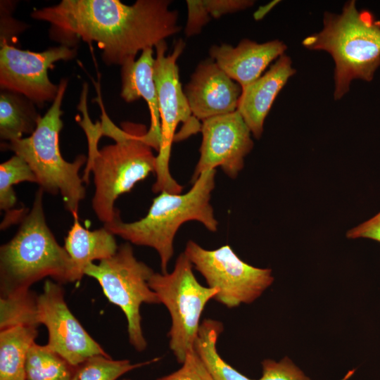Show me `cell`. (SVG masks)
Here are the masks:
<instances>
[{
  "mask_svg": "<svg viewBox=\"0 0 380 380\" xmlns=\"http://www.w3.org/2000/svg\"><path fill=\"white\" fill-rule=\"evenodd\" d=\"M75 367L46 345L33 343L25 363L26 380H70Z\"/></svg>",
  "mask_w": 380,
  "mask_h": 380,
  "instance_id": "cell-22",
  "label": "cell"
},
{
  "mask_svg": "<svg viewBox=\"0 0 380 380\" xmlns=\"http://www.w3.org/2000/svg\"><path fill=\"white\" fill-rule=\"evenodd\" d=\"M170 0H62L34 10L30 16L51 24L53 39L71 46L80 39L95 42L106 64L122 65L139 51L155 47L179 33V13Z\"/></svg>",
  "mask_w": 380,
  "mask_h": 380,
  "instance_id": "cell-1",
  "label": "cell"
},
{
  "mask_svg": "<svg viewBox=\"0 0 380 380\" xmlns=\"http://www.w3.org/2000/svg\"><path fill=\"white\" fill-rule=\"evenodd\" d=\"M154 80L160 118V144L156 156L154 193L163 191L180 194L182 186L171 176L169 162L172 142L186 139L201 132V122L194 118L179 80L177 60L185 43L179 39L172 53L167 54V46L162 41L156 46Z\"/></svg>",
  "mask_w": 380,
  "mask_h": 380,
  "instance_id": "cell-7",
  "label": "cell"
},
{
  "mask_svg": "<svg viewBox=\"0 0 380 380\" xmlns=\"http://www.w3.org/2000/svg\"><path fill=\"white\" fill-rule=\"evenodd\" d=\"M37 296L30 290L9 297L0 298V330L18 325L39 326Z\"/></svg>",
  "mask_w": 380,
  "mask_h": 380,
  "instance_id": "cell-25",
  "label": "cell"
},
{
  "mask_svg": "<svg viewBox=\"0 0 380 380\" xmlns=\"http://www.w3.org/2000/svg\"><path fill=\"white\" fill-rule=\"evenodd\" d=\"M262 373L258 380H310L287 357L279 362L265 360L262 362Z\"/></svg>",
  "mask_w": 380,
  "mask_h": 380,
  "instance_id": "cell-26",
  "label": "cell"
},
{
  "mask_svg": "<svg viewBox=\"0 0 380 380\" xmlns=\"http://www.w3.org/2000/svg\"><path fill=\"white\" fill-rule=\"evenodd\" d=\"M323 23V29L305 37L302 44L332 56L337 100L349 91L353 80L370 82L380 66V20L369 11H358L352 0L339 14L325 13Z\"/></svg>",
  "mask_w": 380,
  "mask_h": 380,
  "instance_id": "cell-4",
  "label": "cell"
},
{
  "mask_svg": "<svg viewBox=\"0 0 380 380\" xmlns=\"http://www.w3.org/2000/svg\"><path fill=\"white\" fill-rule=\"evenodd\" d=\"M122 380H131V379H122Z\"/></svg>",
  "mask_w": 380,
  "mask_h": 380,
  "instance_id": "cell-32",
  "label": "cell"
},
{
  "mask_svg": "<svg viewBox=\"0 0 380 380\" xmlns=\"http://www.w3.org/2000/svg\"><path fill=\"white\" fill-rule=\"evenodd\" d=\"M159 360L160 357H156L132 363L127 359L113 360L110 356L94 355L75 367L70 380H117L132 370L151 365Z\"/></svg>",
  "mask_w": 380,
  "mask_h": 380,
  "instance_id": "cell-23",
  "label": "cell"
},
{
  "mask_svg": "<svg viewBox=\"0 0 380 380\" xmlns=\"http://www.w3.org/2000/svg\"><path fill=\"white\" fill-rule=\"evenodd\" d=\"M153 49L141 51L137 60L126 62L121 66V97L127 102L143 98L147 103L151 124L143 135L144 141L152 148L159 151L160 144V118L158 91L154 80Z\"/></svg>",
  "mask_w": 380,
  "mask_h": 380,
  "instance_id": "cell-17",
  "label": "cell"
},
{
  "mask_svg": "<svg viewBox=\"0 0 380 380\" xmlns=\"http://www.w3.org/2000/svg\"><path fill=\"white\" fill-rule=\"evenodd\" d=\"M193 268L192 263L183 252L177 257L171 272H154L148 281L149 286L158 295L160 304H163L170 313L169 347L180 364L188 353L194 350L203 311L219 291L201 285Z\"/></svg>",
  "mask_w": 380,
  "mask_h": 380,
  "instance_id": "cell-9",
  "label": "cell"
},
{
  "mask_svg": "<svg viewBox=\"0 0 380 380\" xmlns=\"http://www.w3.org/2000/svg\"><path fill=\"white\" fill-rule=\"evenodd\" d=\"M188 18L184 33L189 37L199 34L210 20V15L203 6V0H187Z\"/></svg>",
  "mask_w": 380,
  "mask_h": 380,
  "instance_id": "cell-28",
  "label": "cell"
},
{
  "mask_svg": "<svg viewBox=\"0 0 380 380\" xmlns=\"http://www.w3.org/2000/svg\"><path fill=\"white\" fill-rule=\"evenodd\" d=\"M286 49V45L277 39L260 44L244 39L236 46L227 44L214 45L209 53L232 80L244 88L258 80L274 60L284 54Z\"/></svg>",
  "mask_w": 380,
  "mask_h": 380,
  "instance_id": "cell-15",
  "label": "cell"
},
{
  "mask_svg": "<svg viewBox=\"0 0 380 380\" xmlns=\"http://www.w3.org/2000/svg\"><path fill=\"white\" fill-rule=\"evenodd\" d=\"M215 176V170L203 172L184 194L161 191L147 214L137 221L125 222L119 217L103 226L130 243L156 250L161 273L165 274L174 255L175 236L183 224L197 221L210 232L217 230L218 222L210 203Z\"/></svg>",
  "mask_w": 380,
  "mask_h": 380,
  "instance_id": "cell-3",
  "label": "cell"
},
{
  "mask_svg": "<svg viewBox=\"0 0 380 380\" xmlns=\"http://www.w3.org/2000/svg\"><path fill=\"white\" fill-rule=\"evenodd\" d=\"M122 125V131L113 138L115 144L88 154L82 177L88 184L90 173L93 174L95 191L91 207L103 224L120 217L115 208L117 198L156 170V156L143 139L145 126Z\"/></svg>",
  "mask_w": 380,
  "mask_h": 380,
  "instance_id": "cell-5",
  "label": "cell"
},
{
  "mask_svg": "<svg viewBox=\"0 0 380 380\" xmlns=\"http://www.w3.org/2000/svg\"><path fill=\"white\" fill-rule=\"evenodd\" d=\"M200 157L191 182L203 172L220 167L235 179L244 165V158L253 147L251 132L239 113L213 117L201 122Z\"/></svg>",
  "mask_w": 380,
  "mask_h": 380,
  "instance_id": "cell-13",
  "label": "cell"
},
{
  "mask_svg": "<svg viewBox=\"0 0 380 380\" xmlns=\"http://www.w3.org/2000/svg\"><path fill=\"white\" fill-rule=\"evenodd\" d=\"M208 13L214 18L246 9L253 5L250 0H203Z\"/></svg>",
  "mask_w": 380,
  "mask_h": 380,
  "instance_id": "cell-29",
  "label": "cell"
},
{
  "mask_svg": "<svg viewBox=\"0 0 380 380\" xmlns=\"http://www.w3.org/2000/svg\"><path fill=\"white\" fill-rule=\"evenodd\" d=\"M44 192L38 189L17 232L0 247L2 298L27 292L33 284L47 277L61 284L75 282L71 258L46 224Z\"/></svg>",
  "mask_w": 380,
  "mask_h": 380,
  "instance_id": "cell-2",
  "label": "cell"
},
{
  "mask_svg": "<svg viewBox=\"0 0 380 380\" xmlns=\"http://www.w3.org/2000/svg\"><path fill=\"white\" fill-rule=\"evenodd\" d=\"M0 46L1 89L20 94L37 105L53 101L58 91V85L49 78V69L55 62L77 55L75 48L63 44L34 52L17 49L3 38Z\"/></svg>",
  "mask_w": 380,
  "mask_h": 380,
  "instance_id": "cell-11",
  "label": "cell"
},
{
  "mask_svg": "<svg viewBox=\"0 0 380 380\" xmlns=\"http://www.w3.org/2000/svg\"><path fill=\"white\" fill-rule=\"evenodd\" d=\"M68 85L62 79L52 105L39 118L30 136L4 144V148L23 158L44 192L60 193L65 208L72 215L77 213L80 203L86 196V189L79 171L87 157L79 155L73 162L65 160L61 153L59 134L63 127L61 103Z\"/></svg>",
  "mask_w": 380,
  "mask_h": 380,
  "instance_id": "cell-6",
  "label": "cell"
},
{
  "mask_svg": "<svg viewBox=\"0 0 380 380\" xmlns=\"http://www.w3.org/2000/svg\"><path fill=\"white\" fill-rule=\"evenodd\" d=\"M184 253L208 286L219 291L214 300L229 308L253 303L274 281L270 269L245 262L229 245L208 250L189 240Z\"/></svg>",
  "mask_w": 380,
  "mask_h": 380,
  "instance_id": "cell-10",
  "label": "cell"
},
{
  "mask_svg": "<svg viewBox=\"0 0 380 380\" xmlns=\"http://www.w3.org/2000/svg\"><path fill=\"white\" fill-rule=\"evenodd\" d=\"M37 305L39 322L48 331L46 346L70 365L76 367L94 355L110 356L72 313L61 284L46 280Z\"/></svg>",
  "mask_w": 380,
  "mask_h": 380,
  "instance_id": "cell-12",
  "label": "cell"
},
{
  "mask_svg": "<svg viewBox=\"0 0 380 380\" xmlns=\"http://www.w3.org/2000/svg\"><path fill=\"white\" fill-rule=\"evenodd\" d=\"M153 270L137 259L129 242L118 246L115 254L99 264L89 265L84 275L95 279L111 303L123 312L127 319L129 342L138 352L144 351L147 341L141 327V305L160 304L148 284Z\"/></svg>",
  "mask_w": 380,
  "mask_h": 380,
  "instance_id": "cell-8",
  "label": "cell"
},
{
  "mask_svg": "<svg viewBox=\"0 0 380 380\" xmlns=\"http://www.w3.org/2000/svg\"><path fill=\"white\" fill-rule=\"evenodd\" d=\"M65 239L64 248L74 267L75 281L81 280L87 266L94 260H103L115 254L118 246L115 235L106 227L89 231L82 226L77 213Z\"/></svg>",
  "mask_w": 380,
  "mask_h": 380,
  "instance_id": "cell-18",
  "label": "cell"
},
{
  "mask_svg": "<svg viewBox=\"0 0 380 380\" xmlns=\"http://www.w3.org/2000/svg\"><path fill=\"white\" fill-rule=\"evenodd\" d=\"M184 91L193 116L203 122L236 111L242 88L208 58L198 65Z\"/></svg>",
  "mask_w": 380,
  "mask_h": 380,
  "instance_id": "cell-14",
  "label": "cell"
},
{
  "mask_svg": "<svg viewBox=\"0 0 380 380\" xmlns=\"http://www.w3.org/2000/svg\"><path fill=\"white\" fill-rule=\"evenodd\" d=\"M296 73L291 58L283 54L253 83L242 88L237 111L255 139H260L264 122L277 96Z\"/></svg>",
  "mask_w": 380,
  "mask_h": 380,
  "instance_id": "cell-16",
  "label": "cell"
},
{
  "mask_svg": "<svg viewBox=\"0 0 380 380\" xmlns=\"http://www.w3.org/2000/svg\"><path fill=\"white\" fill-rule=\"evenodd\" d=\"M23 182L37 184V179L27 162L14 154L0 165V209L7 214L14 212L17 203L13 186Z\"/></svg>",
  "mask_w": 380,
  "mask_h": 380,
  "instance_id": "cell-24",
  "label": "cell"
},
{
  "mask_svg": "<svg viewBox=\"0 0 380 380\" xmlns=\"http://www.w3.org/2000/svg\"><path fill=\"white\" fill-rule=\"evenodd\" d=\"M274 2L270 3L264 6L260 7L258 11L254 13V17L256 20H260L262 18L267 12L274 6Z\"/></svg>",
  "mask_w": 380,
  "mask_h": 380,
  "instance_id": "cell-31",
  "label": "cell"
},
{
  "mask_svg": "<svg viewBox=\"0 0 380 380\" xmlns=\"http://www.w3.org/2000/svg\"><path fill=\"white\" fill-rule=\"evenodd\" d=\"M38 335V327L18 324L0 330V380H26L27 353Z\"/></svg>",
  "mask_w": 380,
  "mask_h": 380,
  "instance_id": "cell-19",
  "label": "cell"
},
{
  "mask_svg": "<svg viewBox=\"0 0 380 380\" xmlns=\"http://www.w3.org/2000/svg\"><path fill=\"white\" fill-rule=\"evenodd\" d=\"M348 239L365 238L380 242V212L346 233Z\"/></svg>",
  "mask_w": 380,
  "mask_h": 380,
  "instance_id": "cell-30",
  "label": "cell"
},
{
  "mask_svg": "<svg viewBox=\"0 0 380 380\" xmlns=\"http://www.w3.org/2000/svg\"><path fill=\"white\" fill-rule=\"evenodd\" d=\"M182 367L156 380H214L193 350L188 353Z\"/></svg>",
  "mask_w": 380,
  "mask_h": 380,
  "instance_id": "cell-27",
  "label": "cell"
},
{
  "mask_svg": "<svg viewBox=\"0 0 380 380\" xmlns=\"http://www.w3.org/2000/svg\"><path fill=\"white\" fill-rule=\"evenodd\" d=\"M224 326L218 320L205 319L200 324L194 350L214 380H255L233 368L220 355L217 342Z\"/></svg>",
  "mask_w": 380,
  "mask_h": 380,
  "instance_id": "cell-21",
  "label": "cell"
},
{
  "mask_svg": "<svg viewBox=\"0 0 380 380\" xmlns=\"http://www.w3.org/2000/svg\"><path fill=\"white\" fill-rule=\"evenodd\" d=\"M41 118L34 103L25 96L8 90L0 94V137L10 142L32 134Z\"/></svg>",
  "mask_w": 380,
  "mask_h": 380,
  "instance_id": "cell-20",
  "label": "cell"
}]
</instances>
